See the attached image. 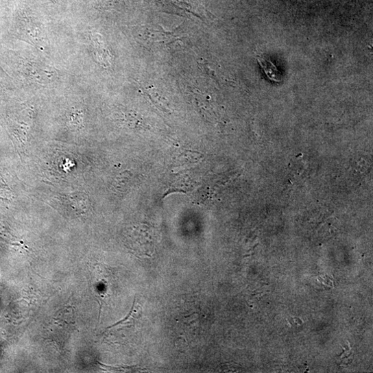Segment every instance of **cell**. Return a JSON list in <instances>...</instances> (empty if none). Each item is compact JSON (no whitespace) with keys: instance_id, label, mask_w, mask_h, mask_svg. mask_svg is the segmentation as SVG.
<instances>
[{"instance_id":"obj_1","label":"cell","mask_w":373,"mask_h":373,"mask_svg":"<svg viewBox=\"0 0 373 373\" xmlns=\"http://www.w3.org/2000/svg\"><path fill=\"white\" fill-rule=\"evenodd\" d=\"M256 60L270 80L276 82H281L282 81V72L276 68L273 62L261 56H257Z\"/></svg>"},{"instance_id":"obj_2","label":"cell","mask_w":373,"mask_h":373,"mask_svg":"<svg viewBox=\"0 0 373 373\" xmlns=\"http://www.w3.org/2000/svg\"><path fill=\"white\" fill-rule=\"evenodd\" d=\"M71 205L75 210H79L80 213L86 212L87 210V197L86 195L80 193L75 194L71 197Z\"/></svg>"}]
</instances>
